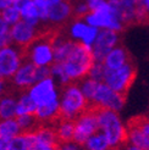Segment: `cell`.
I'll return each mask as SVG.
<instances>
[{
  "label": "cell",
  "instance_id": "ac0fdd59",
  "mask_svg": "<svg viewBox=\"0 0 149 150\" xmlns=\"http://www.w3.org/2000/svg\"><path fill=\"white\" fill-rule=\"evenodd\" d=\"M16 96L9 93H5L0 98V120L16 117Z\"/></svg>",
  "mask_w": 149,
  "mask_h": 150
},
{
  "label": "cell",
  "instance_id": "836d02e7",
  "mask_svg": "<svg viewBox=\"0 0 149 150\" xmlns=\"http://www.w3.org/2000/svg\"><path fill=\"white\" fill-rule=\"evenodd\" d=\"M70 1H71L72 4H76V3H78V1H81V0H70Z\"/></svg>",
  "mask_w": 149,
  "mask_h": 150
},
{
  "label": "cell",
  "instance_id": "8992f818",
  "mask_svg": "<svg viewBox=\"0 0 149 150\" xmlns=\"http://www.w3.org/2000/svg\"><path fill=\"white\" fill-rule=\"evenodd\" d=\"M50 76L49 67H38L32 62L25 60L18 67V70L15 72L11 77V83L13 87L21 91H27L29 87H32L35 82L44 79Z\"/></svg>",
  "mask_w": 149,
  "mask_h": 150
},
{
  "label": "cell",
  "instance_id": "3957f363",
  "mask_svg": "<svg viewBox=\"0 0 149 150\" xmlns=\"http://www.w3.org/2000/svg\"><path fill=\"white\" fill-rule=\"evenodd\" d=\"M94 62L91 48L81 43L74 42V45L65 59L64 62H60L64 67V71L71 83H77L82 78L87 77L88 71Z\"/></svg>",
  "mask_w": 149,
  "mask_h": 150
},
{
  "label": "cell",
  "instance_id": "4dcf8cb0",
  "mask_svg": "<svg viewBox=\"0 0 149 150\" xmlns=\"http://www.w3.org/2000/svg\"><path fill=\"white\" fill-rule=\"evenodd\" d=\"M35 1H39V3H43V4L48 5V6H51V5H54V4L60 3L61 0H35Z\"/></svg>",
  "mask_w": 149,
  "mask_h": 150
},
{
  "label": "cell",
  "instance_id": "6da1fadb",
  "mask_svg": "<svg viewBox=\"0 0 149 150\" xmlns=\"http://www.w3.org/2000/svg\"><path fill=\"white\" fill-rule=\"evenodd\" d=\"M99 132L109 142L111 150H120L126 144L127 128L118 112L104 109H95Z\"/></svg>",
  "mask_w": 149,
  "mask_h": 150
},
{
  "label": "cell",
  "instance_id": "30bf717a",
  "mask_svg": "<svg viewBox=\"0 0 149 150\" xmlns=\"http://www.w3.org/2000/svg\"><path fill=\"white\" fill-rule=\"evenodd\" d=\"M28 95L32 98V100L35 103L37 106L39 105H45L49 103L59 101V96H60V87L51 78L50 76L40 79L38 82L29 87L27 91Z\"/></svg>",
  "mask_w": 149,
  "mask_h": 150
},
{
  "label": "cell",
  "instance_id": "8fae6325",
  "mask_svg": "<svg viewBox=\"0 0 149 150\" xmlns=\"http://www.w3.org/2000/svg\"><path fill=\"white\" fill-rule=\"evenodd\" d=\"M25 61L23 49L13 44H9L0 48V73L4 79H11V77L18 70L21 64Z\"/></svg>",
  "mask_w": 149,
  "mask_h": 150
},
{
  "label": "cell",
  "instance_id": "f546056e",
  "mask_svg": "<svg viewBox=\"0 0 149 150\" xmlns=\"http://www.w3.org/2000/svg\"><path fill=\"white\" fill-rule=\"evenodd\" d=\"M5 89H6V81L4 78L0 79V98L5 94Z\"/></svg>",
  "mask_w": 149,
  "mask_h": 150
},
{
  "label": "cell",
  "instance_id": "2e32d148",
  "mask_svg": "<svg viewBox=\"0 0 149 150\" xmlns=\"http://www.w3.org/2000/svg\"><path fill=\"white\" fill-rule=\"evenodd\" d=\"M130 61H131V55H130L128 50L123 45H121V44H117V45L114 49H111L106 54V56L104 57L103 65L105 66L106 70H115Z\"/></svg>",
  "mask_w": 149,
  "mask_h": 150
},
{
  "label": "cell",
  "instance_id": "83f0119b",
  "mask_svg": "<svg viewBox=\"0 0 149 150\" xmlns=\"http://www.w3.org/2000/svg\"><path fill=\"white\" fill-rule=\"evenodd\" d=\"M31 0H13V3H12V6L15 7V9H17L18 11L21 9H23V6H26Z\"/></svg>",
  "mask_w": 149,
  "mask_h": 150
},
{
  "label": "cell",
  "instance_id": "7a4b0ae2",
  "mask_svg": "<svg viewBox=\"0 0 149 150\" xmlns=\"http://www.w3.org/2000/svg\"><path fill=\"white\" fill-rule=\"evenodd\" d=\"M89 108V103L82 94L77 83H69L60 88L59 116L64 120L74 121Z\"/></svg>",
  "mask_w": 149,
  "mask_h": 150
},
{
  "label": "cell",
  "instance_id": "5bb4252c",
  "mask_svg": "<svg viewBox=\"0 0 149 150\" xmlns=\"http://www.w3.org/2000/svg\"><path fill=\"white\" fill-rule=\"evenodd\" d=\"M32 133L34 137L33 150H57L60 145L54 127L50 125H40Z\"/></svg>",
  "mask_w": 149,
  "mask_h": 150
},
{
  "label": "cell",
  "instance_id": "ffe728a7",
  "mask_svg": "<svg viewBox=\"0 0 149 150\" xmlns=\"http://www.w3.org/2000/svg\"><path fill=\"white\" fill-rule=\"evenodd\" d=\"M21 132L20 127L16 122V118L0 120V138L10 142L15 137H17Z\"/></svg>",
  "mask_w": 149,
  "mask_h": 150
},
{
  "label": "cell",
  "instance_id": "e575fe53",
  "mask_svg": "<svg viewBox=\"0 0 149 150\" xmlns=\"http://www.w3.org/2000/svg\"><path fill=\"white\" fill-rule=\"evenodd\" d=\"M89 1H95V0H86V3H89Z\"/></svg>",
  "mask_w": 149,
  "mask_h": 150
},
{
  "label": "cell",
  "instance_id": "d4e9b609",
  "mask_svg": "<svg viewBox=\"0 0 149 150\" xmlns=\"http://www.w3.org/2000/svg\"><path fill=\"white\" fill-rule=\"evenodd\" d=\"M0 18H3L6 23L11 27L12 25H15L16 22H18L21 20V15H20V11L11 5V6L0 11Z\"/></svg>",
  "mask_w": 149,
  "mask_h": 150
},
{
  "label": "cell",
  "instance_id": "603a6c76",
  "mask_svg": "<svg viewBox=\"0 0 149 150\" xmlns=\"http://www.w3.org/2000/svg\"><path fill=\"white\" fill-rule=\"evenodd\" d=\"M15 118H16V122L22 133L33 132L40 126L34 115H21V116H16Z\"/></svg>",
  "mask_w": 149,
  "mask_h": 150
},
{
  "label": "cell",
  "instance_id": "4316f807",
  "mask_svg": "<svg viewBox=\"0 0 149 150\" xmlns=\"http://www.w3.org/2000/svg\"><path fill=\"white\" fill-rule=\"evenodd\" d=\"M9 44H11L10 26L7 25L3 18H0V48L9 45Z\"/></svg>",
  "mask_w": 149,
  "mask_h": 150
},
{
  "label": "cell",
  "instance_id": "cb8c5ba5",
  "mask_svg": "<svg viewBox=\"0 0 149 150\" xmlns=\"http://www.w3.org/2000/svg\"><path fill=\"white\" fill-rule=\"evenodd\" d=\"M100 83V82H96L92 78H89V77H84V78H82L79 82H77V84L81 89V92L82 94L84 95V98L87 99L88 103H91L92 98H93V95L96 91V88H98V84Z\"/></svg>",
  "mask_w": 149,
  "mask_h": 150
},
{
  "label": "cell",
  "instance_id": "d6986e66",
  "mask_svg": "<svg viewBox=\"0 0 149 150\" xmlns=\"http://www.w3.org/2000/svg\"><path fill=\"white\" fill-rule=\"evenodd\" d=\"M37 109L35 103L32 100V98L28 95L26 91L23 93H21L17 96L16 100V116L21 115H34Z\"/></svg>",
  "mask_w": 149,
  "mask_h": 150
},
{
  "label": "cell",
  "instance_id": "5b68a950",
  "mask_svg": "<svg viewBox=\"0 0 149 150\" xmlns=\"http://www.w3.org/2000/svg\"><path fill=\"white\" fill-rule=\"evenodd\" d=\"M137 76V69L132 61L125 64L123 66L115 70H106L104 76L103 83H105L113 91L121 93L123 95L127 94L130 88Z\"/></svg>",
  "mask_w": 149,
  "mask_h": 150
},
{
  "label": "cell",
  "instance_id": "7c38bea8",
  "mask_svg": "<svg viewBox=\"0 0 149 150\" xmlns=\"http://www.w3.org/2000/svg\"><path fill=\"white\" fill-rule=\"evenodd\" d=\"M42 33V26H32L27 22L20 20L10 27L11 44L21 49H26L29 44L33 43Z\"/></svg>",
  "mask_w": 149,
  "mask_h": 150
},
{
  "label": "cell",
  "instance_id": "ba28073f",
  "mask_svg": "<svg viewBox=\"0 0 149 150\" xmlns=\"http://www.w3.org/2000/svg\"><path fill=\"white\" fill-rule=\"evenodd\" d=\"M126 143L138 150H149V116H137L126 123Z\"/></svg>",
  "mask_w": 149,
  "mask_h": 150
},
{
  "label": "cell",
  "instance_id": "9a60e30c",
  "mask_svg": "<svg viewBox=\"0 0 149 150\" xmlns=\"http://www.w3.org/2000/svg\"><path fill=\"white\" fill-rule=\"evenodd\" d=\"M72 15L73 4L70 0H61L60 3L49 6L47 22L55 27H64L67 22L72 20Z\"/></svg>",
  "mask_w": 149,
  "mask_h": 150
},
{
  "label": "cell",
  "instance_id": "277c9868",
  "mask_svg": "<svg viewBox=\"0 0 149 150\" xmlns=\"http://www.w3.org/2000/svg\"><path fill=\"white\" fill-rule=\"evenodd\" d=\"M83 20L87 25L95 27L96 29H111L118 33L125 29V26L118 18L116 11L105 0L101 1L95 10L89 12Z\"/></svg>",
  "mask_w": 149,
  "mask_h": 150
},
{
  "label": "cell",
  "instance_id": "52a82bcc",
  "mask_svg": "<svg viewBox=\"0 0 149 150\" xmlns=\"http://www.w3.org/2000/svg\"><path fill=\"white\" fill-rule=\"evenodd\" d=\"M125 104H126V95L113 91L105 83L100 82L91 103H89V106L93 109H104V110L120 112L123 109Z\"/></svg>",
  "mask_w": 149,
  "mask_h": 150
},
{
  "label": "cell",
  "instance_id": "4fadbf2b",
  "mask_svg": "<svg viewBox=\"0 0 149 150\" xmlns=\"http://www.w3.org/2000/svg\"><path fill=\"white\" fill-rule=\"evenodd\" d=\"M120 44V33L111 29H99L98 35L91 47L92 56L95 62H103L106 54Z\"/></svg>",
  "mask_w": 149,
  "mask_h": 150
},
{
  "label": "cell",
  "instance_id": "9c48e42d",
  "mask_svg": "<svg viewBox=\"0 0 149 150\" xmlns=\"http://www.w3.org/2000/svg\"><path fill=\"white\" fill-rule=\"evenodd\" d=\"M99 131L98 120H96L95 109L89 108L82 115H79L73 121V138L72 143L77 144L79 146L83 145L84 142Z\"/></svg>",
  "mask_w": 149,
  "mask_h": 150
},
{
  "label": "cell",
  "instance_id": "7402d4cb",
  "mask_svg": "<svg viewBox=\"0 0 149 150\" xmlns=\"http://www.w3.org/2000/svg\"><path fill=\"white\" fill-rule=\"evenodd\" d=\"M20 15H21V20L29 25L35 27L40 25V20L38 17V9H37L33 0H31L26 6H23V9L20 10Z\"/></svg>",
  "mask_w": 149,
  "mask_h": 150
},
{
  "label": "cell",
  "instance_id": "44dd1931",
  "mask_svg": "<svg viewBox=\"0 0 149 150\" xmlns=\"http://www.w3.org/2000/svg\"><path fill=\"white\" fill-rule=\"evenodd\" d=\"M83 150H111L109 142L99 131L92 134L82 145Z\"/></svg>",
  "mask_w": 149,
  "mask_h": 150
},
{
  "label": "cell",
  "instance_id": "f1b7e54d",
  "mask_svg": "<svg viewBox=\"0 0 149 150\" xmlns=\"http://www.w3.org/2000/svg\"><path fill=\"white\" fill-rule=\"evenodd\" d=\"M13 3V0H0V10H4L6 7L11 6Z\"/></svg>",
  "mask_w": 149,
  "mask_h": 150
},
{
  "label": "cell",
  "instance_id": "d6a6232c",
  "mask_svg": "<svg viewBox=\"0 0 149 150\" xmlns=\"http://www.w3.org/2000/svg\"><path fill=\"white\" fill-rule=\"evenodd\" d=\"M142 4L145 7V10L149 12V0H142Z\"/></svg>",
  "mask_w": 149,
  "mask_h": 150
},
{
  "label": "cell",
  "instance_id": "484cf974",
  "mask_svg": "<svg viewBox=\"0 0 149 150\" xmlns=\"http://www.w3.org/2000/svg\"><path fill=\"white\" fill-rule=\"evenodd\" d=\"M105 72H106V69H105V66L103 65V62H95L94 61L88 71L87 77L92 78L96 82H103L104 76H105Z\"/></svg>",
  "mask_w": 149,
  "mask_h": 150
},
{
  "label": "cell",
  "instance_id": "1f68e13d",
  "mask_svg": "<svg viewBox=\"0 0 149 150\" xmlns=\"http://www.w3.org/2000/svg\"><path fill=\"white\" fill-rule=\"evenodd\" d=\"M0 150H9V142L0 138Z\"/></svg>",
  "mask_w": 149,
  "mask_h": 150
},
{
  "label": "cell",
  "instance_id": "e0dca14e",
  "mask_svg": "<svg viewBox=\"0 0 149 150\" xmlns=\"http://www.w3.org/2000/svg\"><path fill=\"white\" fill-rule=\"evenodd\" d=\"M53 127H54V131H55L59 143L60 144L71 143L73 138V121L59 118L53 125Z\"/></svg>",
  "mask_w": 149,
  "mask_h": 150
},
{
  "label": "cell",
  "instance_id": "d590c367",
  "mask_svg": "<svg viewBox=\"0 0 149 150\" xmlns=\"http://www.w3.org/2000/svg\"><path fill=\"white\" fill-rule=\"evenodd\" d=\"M1 78H3V77H1V73H0V79H1Z\"/></svg>",
  "mask_w": 149,
  "mask_h": 150
}]
</instances>
